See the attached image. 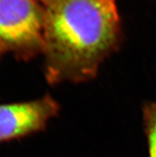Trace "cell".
<instances>
[{"label": "cell", "instance_id": "6da1fadb", "mask_svg": "<svg viewBox=\"0 0 156 157\" xmlns=\"http://www.w3.org/2000/svg\"><path fill=\"white\" fill-rule=\"evenodd\" d=\"M121 37L116 0H54L45 6L46 81L56 85L92 80Z\"/></svg>", "mask_w": 156, "mask_h": 157}, {"label": "cell", "instance_id": "7a4b0ae2", "mask_svg": "<svg viewBox=\"0 0 156 157\" xmlns=\"http://www.w3.org/2000/svg\"><path fill=\"white\" fill-rule=\"evenodd\" d=\"M45 6L37 0H0V46L22 60L42 54Z\"/></svg>", "mask_w": 156, "mask_h": 157}, {"label": "cell", "instance_id": "3957f363", "mask_svg": "<svg viewBox=\"0 0 156 157\" xmlns=\"http://www.w3.org/2000/svg\"><path fill=\"white\" fill-rule=\"evenodd\" d=\"M59 110V104L50 95L29 101L0 104V143L42 131Z\"/></svg>", "mask_w": 156, "mask_h": 157}, {"label": "cell", "instance_id": "277c9868", "mask_svg": "<svg viewBox=\"0 0 156 157\" xmlns=\"http://www.w3.org/2000/svg\"><path fill=\"white\" fill-rule=\"evenodd\" d=\"M143 122L149 157H156V102L148 101L143 106Z\"/></svg>", "mask_w": 156, "mask_h": 157}, {"label": "cell", "instance_id": "5b68a950", "mask_svg": "<svg viewBox=\"0 0 156 157\" xmlns=\"http://www.w3.org/2000/svg\"><path fill=\"white\" fill-rule=\"evenodd\" d=\"M37 1L39 2L41 4H42L44 6H46L48 5H50V3H52L54 0H37Z\"/></svg>", "mask_w": 156, "mask_h": 157}, {"label": "cell", "instance_id": "8992f818", "mask_svg": "<svg viewBox=\"0 0 156 157\" xmlns=\"http://www.w3.org/2000/svg\"><path fill=\"white\" fill-rule=\"evenodd\" d=\"M2 48H1V46H0V54H1V53H2Z\"/></svg>", "mask_w": 156, "mask_h": 157}]
</instances>
